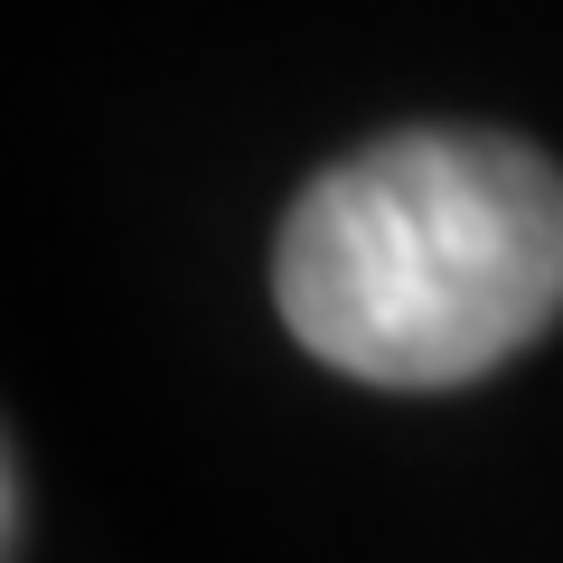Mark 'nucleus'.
Wrapping results in <instances>:
<instances>
[{"label": "nucleus", "instance_id": "obj_2", "mask_svg": "<svg viewBox=\"0 0 563 563\" xmlns=\"http://www.w3.org/2000/svg\"><path fill=\"white\" fill-rule=\"evenodd\" d=\"M0 488H10L0 507H10V563H20V536H29V479H20V461H10V479H0Z\"/></svg>", "mask_w": 563, "mask_h": 563}, {"label": "nucleus", "instance_id": "obj_1", "mask_svg": "<svg viewBox=\"0 0 563 563\" xmlns=\"http://www.w3.org/2000/svg\"><path fill=\"white\" fill-rule=\"evenodd\" d=\"M273 301L339 376L470 385L563 320V169L470 122L385 132L282 217Z\"/></svg>", "mask_w": 563, "mask_h": 563}]
</instances>
